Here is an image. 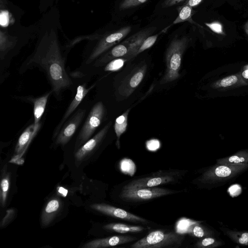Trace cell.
<instances>
[{"label":"cell","instance_id":"obj_1","mask_svg":"<svg viewBox=\"0 0 248 248\" xmlns=\"http://www.w3.org/2000/svg\"><path fill=\"white\" fill-rule=\"evenodd\" d=\"M65 58L62 56L57 35L52 29L46 31L37 43L34 51L22 64L20 72L37 67L44 72L59 97L62 92L70 89L73 82L65 69Z\"/></svg>","mask_w":248,"mask_h":248},{"label":"cell","instance_id":"obj_2","mask_svg":"<svg viewBox=\"0 0 248 248\" xmlns=\"http://www.w3.org/2000/svg\"><path fill=\"white\" fill-rule=\"evenodd\" d=\"M155 30V28H150L135 33L97 59L95 65L96 66H102L108 62L121 57H124L128 60L131 59L137 56V52L143 41Z\"/></svg>","mask_w":248,"mask_h":248},{"label":"cell","instance_id":"obj_3","mask_svg":"<svg viewBox=\"0 0 248 248\" xmlns=\"http://www.w3.org/2000/svg\"><path fill=\"white\" fill-rule=\"evenodd\" d=\"M189 42L187 36L176 37L171 41L166 51V69L160 84L170 82L180 77L179 72L183 55Z\"/></svg>","mask_w":248,"mask_h":248},{"label":"cell","instance_id":"obj_4","mask_svg":"<svg viewBox=\"0 0 248 248\" xmlns=\"http://www.w3.org/2000/svg\"><path fill=\"white\" fill-rule=\"evenodd\" d=\"M185 239L173 231L155 230L130 246L131 248H178Z\"/></svg>","mask_w":248,"mask_h":248},{"label":"cell","instance_id":"obj_5","mask_svg":"<svg viewBox=\"0 0 248 248\" xmlns=\"http://www.w3.org/2000/svg\"><path fill=\"white\" fill-rule=\"evenodd\" d=\"M184 171L161 170L144 177L134 179L126 184L123 189H136L176 182L182 177Z\"/></svg>","mask_w":248,"mask_h":248},{"label":"cell","instance_id":"obj_6","mask_svg":"<svg viewBox=\"0 0 248 248\" xmlns=\"http://www.w3.org/2000/svg\"><path fill=\"white\" fill-rule=\"evenodd\" d=\"M105 114V108L102 102L96 103L92 108L82 127L76 141V147L82 146L94 133L100 125Z\"/></svg>","mask_w":248,"mask_h":248},{"label":"cell","instance_id":"obj_7","mask_svg":"<svg viewBox=\"0 0 248 248\" xmlns=\"http://www.w3.org/2000/svg\"><path fill=\"white\" fill-rule=\"evenodd\" d=\"M180 190L156 187H144L136 189H123L120 197L132 201H144L174 193Z\"/></svg>","mask_w":248,"mask_h":248},{"label":"cell","instance_id":"obj_8","mask_svg":"<svg viewBox=\"0 0 248 248\" xmlns=\"http://www.w3.org/2000/svg\"><path fill=\"white\" fill-rule=\"evenodd\" d=\"M131 31V27L125 26L104 36L91 53L86 63L93 62L109 48L119 43Z\"/></svg>","mask_w":248,"mask_h":248},{"label":"cell","instance_id":"obj_9","mask_svg":"<svg viewBox=\"0 0 248 248\" xmlns=\"http://www.w3.org/2000/svg\"><path fill=\"white\" fill-rule=\"evenodd\" d=\"M86 111V109L80 108L67 119L56 137V145L63 146L69 141L81 123Z\"/></svg>","mask_w":248,"mask_h":248},{"label":"cell","instance_id":"obj_10","mask_svg":"<svg viewBox=\"0 0 248 248\" xmlns=\"http://www.w3.org/2000/svg\"><path fill=\"white\" fill-rule=\"evenodd\" d=\"M90 207L102 214L121 219L136 223H146L148 221L143 218L129 213L123 209L117 208L104 203H96L90 205Z\"/></svg>","mask_w":248,"mask_h":248},{"label":"cell","instance_id":"obj_11","mask_svg":"<svg viewBox=\"0 0 248 248\" xmlns=\"http://www.w3.org/2000/svg\"><path fill=\"white\" fill-rule=\"evenodd\" d=\"M111 125V122H109L95 136L87 141L77 150L75 155L76 163L83 161L99 146L106 135Z\"/></svg>","mask_w":248,"mask_h":248},{"label":"cell","instance_id":"obj_12","mask_svg":"<svg viewBox=\"0 0 248 248\" xmlns=\"http://www.w3.org/2000/svg\"><path fill=\"white\" fill-rule=\"evenodd\" d=\"M146 69L144 64L134 69L121 83L118 89L119 93L125 96L130 95L142 80Z\"/></svg>","mask_w":248,"mask_h":248},{"label":"cell","instance_id":"obj_13","mask_svg":"<svg viewBox=\"0 0 248 248\" xmlns=\"http://www.w3.org/2000/svg\"><path fill=\"white\" fill-rule=\"evenodd\" d=\"M136 238L130 235H115L92 240L83 246V248H104L121 245L132 242Z\"/></svg>","mask_w":248,"mask_h":248},{"label":"cell","instance_id":"obj_14","mask_svg":"<svg viewBox=\"0 0 248 248\" xmlns=\"http://www.w3.org/2000/svg\"><path fill=\"white\" fill-rule=\"evenodd\" d=\"M248 167V164H240L233 165H221L205 172L203 175L202 179L207 180L217 178H227L243 170Z\"/></svg>","mask_w":248,"mask_h":248},{"label":"cell","instance_id":"obj_15","mask_svg":"<svg viewBox=\"0 0 248 248\" xmlns=\"http://www.w3.org/2000/svg\"><path fill=\"white\" fill-rule=\"evenodd\" d=\"M90 88H87L85 84L79 85L77 88V93L74 99L71 101L68 108L66 109L62 120L57 125L53 133V138H55L61 129L64 123L67 120L69 117L75 111L76 108L81 103L83 99L90 90Z\"/></svg>","mask_w":248,"mask_h":248},{"label":"cell","instance_id":"obj_16","mask_svg":"<svg viewBox=\"0 0 248 248\" xmlns=\"http://www.w3.org/2000/svg\"><path fill=\"white\" fill-rule=\"evenodd\" d=\"M39 126H35L34 124L28 126L19 137L15 148L16 157H21L27 150L28 145L37 133Z\"/></svg>","mask_w":248,"mask_h":248},{"label":"cell","instance_id":"obj_17","mask_svg":"<svg viewBox=\"0 0 248 248\" xmlns=\"http://www.w3.org/2000/svg\"><path fill=\"white\" fill-rule=\"evenodd\" d=\"M61 208L60 200L57 198L50 200L45 207L41 216L43 226L48 225L58 214Z\"/></svg>","mask_w":248,"mask_h":248},{"label":"cell","instance_id":"obj_18","mask_svg":"<svg viewBox=\"0 0 248 248\" xmlns=\"http://www.w3.org/2000/svg\"><path fill=\"white\" fill-rule=\"evenodd\" d=\"M17 39L6 32L0 31V60L5 59L8 53L15 46Z\"/></svg>","mask_w":248,"mask_h":248},{"label":"cell","instance_id":"obj_19","mask_svg":"<svg viewBox=\"0 0 248 248\" xmlns=\"http://www.w3.org/2000/svg\"><path fill=\"white\" fill-rule=\"evenodd\" d=\"M52 91L39 97L32 99L33 104L34 124L35 126L40 125V120L45 111L49 96Z\"/></svg>","mask_w":248,"mask_h":248},{"label":"cell","instance_id":"obj_20","mask_svg":"<svg viewBox=\"0 0 248 248\" xmlns=\"http://www.w3.org/2000/svg\"><path fill=\"white\" fill-rule=\"evenodd\" d=\"M0 203L1 207H5L10 184V173L7 170V164L3 166L1 171Z\"/></svg>","mask_w":248,"mask_h":248},{"label":"cell","instance_id":"obj_21","mask_svg":"<svg viewBox=\"0 0 248 248\" xmlns=\"http://www.w3.org/2000/svg\"><path fill=\"white\" fill-rule=\"evenodd\" d=\"M104 228L120 233L140 232L146 230V228L142 226L130 225L120 223L108 224L104 226Z\"/></svg>","mask_w":248,"mask_h":248},{"label":"cell","instance_id":"obj_22","mask_svg":"<svg viewBox=\"0 0 248 248\" xmlns=\"http://www.w3.org/2000/svg\"><path fill=\"white\" fill-rule=\"evenodd\" d=\"M178 15L173 21L172 25L178 24L185 21H189L191 23L195 24L193 21L192 16L194 13L192 7L184 4L181 6L178 7Z\"/></svg>","mask_w":248,"mask_h":248},{"label":"cell","instance_id":"obj_23","mask_svg":"<svg viewBox=\"0 0 248 248\" xmlns=\"http://www.w3.org/2000/svg\"><path fill=\"white\" fill-rule=\"evenodd\" d=\"M130 109H127L122 115L117 117L114 124V130L117 136V145L120 147L119 140L122 134L126 130L127 125L128 115Z\"/></svg>","mask_w":248,"mask_h":248},{"label":"cell","instance_id":"obj_24","mask_svg":"<svg viewBox=\"0 0 248 248\" xmlns=\"http://www.w3.org/2000/svg\"><path fill=\"white\" fill-rule=\"evenodd\" d=\"M218 162L221 165H228L248 164V153H239L230 157L219 160Z\"/></svg>","mask_w":248,"mask_h":248},{"label":"cell","instance_id":"obj_25","mask_svg":"<svg viewBox=\"0 0 248 248\" xmlns=\"http://www.w3.org/2000/svg\"><path fill=\"white\" fill-rule=\"evenodd\" d=\"M128 59L124 57L115 59L110 61L105 66V70L107 71H115L120 69Z\"/></svg>","mask_w":248,"mask_h":248},{"label":"cell","instance_id":"obj_26","mask_svg":"<svg viewBox=\"0 0 248 248\" xmlns=\"http://www.w3.org/2000/svg\"><path fill=\"white\" fill-rule=\"evenodd\" d=\"M158 36V34H157L147 37L139 47L137 52V55L153 46L156 42Z\"/></svg>","mask_w":248,"mask_h":248},{"label":"cell","instance_id":"obj_27","mask_svg":"<svg viewBox=\"0 0 248 248\" xmlns=\"http://www.w3.org/2000/svg\"><path fill=\"white\" fill-rule=\"evenodd\" d=\"M148 0H123L120 3L119 9L124 10L139 6Z\"/></svg>","mask_w":248,"mask_h":248},{"label":"cell","instance_id":"obj_28","mask_svg":"<svg viewBox=\"0 0 248 248\" xmlns=\"http://www.w3.org/2000/svg\"><path fill=\"white\" fill-rule=\"evenodd\" d=\"M187 233L197 237H202L204 234L203 229L199 225H190L187 229Z\"/></svg>","mask_w":248,"mask_h":248},{"label":"cell","instance_id":"obj_29","mask_svg":"<svg viewBox=\"0 0 248 248\" xmlns=\"http://www.w3.org/2000/svg\"><path fill=\"white\" fill-rule=\"evenodd\" d=\"M121 165L126 166L125 167H121V170L125 173L129 174V175H132L134 173L135 167H130L135 165L133 161L130 159H125L122 161Z\"/></svg>","mask_w":248,"mask_h":248},{"label":"cell","instance_id":"obj_30","mask_svg":"<svg viewBox=\"0 0 248 248\" xmlns=\"http://www.w3.org/2000/svg\"><path fill=\"white\" fill-rule=\"evenodd\" d=\"M238 80V78L236 76H231L222 79L219 85L222 87H226L235 84Z\"/></svg>","mask_w":248,"mask_h":248},{"label":"cell","instance_id":"obj_31","mask_svg":"<svg viewBox=\"0 0 248 248\" xmlns=\"http://www.w3.org/2000/svg\"><path fill=\"white\" fill-rule=\"evenodd\" d=\"M205 25L209 27L214 32L224 34L225 33L223 31V28L221 24L218 22H213L211 23H206Z\"/></svg>","mask_w":248,"mask_h":248},{"label":"cell","instance_id":"obj_32","mask_svg":"<svg viewBox=\"0 0 248 248\" xmlns=\"http://www.w3.org/2000/svg\"><path fill=\"white\" fill-rule=\"evenodd\" d=\"M160 143L158 140L156 139H152L147 141L146 146L148 150L151 151H155L160 147Z\"/></svg>","mask_w":248,"mask_h":248},{"label":"cell","instance_id":"obj_33","mask_svg":"<svg viewBox=\"0 0 248 248\" xmlns=\"http://www.w3.org/2000/svg\"><path fill=\"white\" fill-rule=\"evenodd\" d=\"M14 213L15 212L13 211V210L10 209L7 210V214L5 217L3 218L2 222L1 223V226H4L5 225H6V224L8 223L9 221H10V219H12L15 214Z\"/></svg>","mask_w":248,"mask_h":248},{"label":"cell","instance_id":"obj_34","mask_svg":"<svg viewBox=\"0 0 248 248\" xmlns=\"http://www.w3.org/2000/svg\"><path fill=\"white\" fill-rule=\"evenodd\" d=\"M184 0H165L162 4V7L163 8L171 7Z\"/></svg>","mask_w":248,"mask_h":248},{"label":"cell","instance_id":"obj_35","mask_svg":"<svg viewBox=\"0 0 248 248\" xmlns=\"http://www.w3.org/2000/svg\"><path fill=\"white\" fill-rule=\"evenodd\" d=\"M214 241L215 240L213 238H206L203 239L199 245V246L207 247L213 244Z\"/></svg>","mask_w":248,"mask_h":248},{"label":"cell","instance_id":"obj_36","mask_svg":"<svg viewBox=\"0 0 248 248\" xmlns=\"http://www.w3.org/2000/svg\"><path fill=\"white\" fill-rule=\"evenodd\" d=\"M202 1V0H187L185 4L193 7L199 5Z\"/></svg>","mask_w":248,"mask_h":248},{"label":"cell","instance_id":"obj_37","mask_svg":"<svg viewBox=\"0 0 248 248\" xmlns=\"http://www.w3.org/2000/svg\"><path fill=\"white\" fill-rule=\"evenodd\" d=\"M248 241V233L244 232L242 235L241 237L239 239V242L241 244H246Z\"/></svg>","mask_w":248,"mask_h":248},{"label":"cell","instance_id":"obj_38","mask_svg":"<svg viewBox=\"0 0 248 248\" xmlns=\"http://www.w3.org/2000/svg\"><path fill=\"white\" fill-rule=\"evenodd\" d=\"M59 192L63 195L64 196H65L67 194V190L64 188L61 187L59 188Z\"/></svg>","mask_w":248,"mask_h":248},{"label":"cell","instance_id":"obj_39","mask_svg":"<svg viewBox=\"0 0 248 248\" xmlns=\"http://www.w3.org/2000/svg\"><path fill=\"white\" fill-rule=\"evenodd\" d=\"M242 76L244 78H248V70H245L242 73Z\"/></svg>","mask_w":248,"mask_h":248},{"label":"cell","instance_id":"obj_40","mask_svg":"<svg viewBox=\"0 0 248 248\" xmlns=\"http://www.w3.org/2000/svg\"><path fill=\"white\" fill-rule=\"evenodd\" d=\"M244 30L246 33L248 35V21L244 25Z\"/></svg>","mask_w":248,"mask_h":248},{"label":"cell","instance_id":"obj_41","mask_svg":"<svg viewBox=\"0 0 248 248\" xmlns=\"http://www.w3.org/2000/svg\"><path fill=\"white\" fill-rule=\"evenodd\" d=\"M1 1H5V0H1Z\"/></svg>","mask_w":248,"mask_h":248}]
</instances>
